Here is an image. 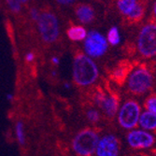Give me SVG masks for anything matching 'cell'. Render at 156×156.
<instances>
[{"instance_id":"obj_1","label":"cell","mask_w":156,"mask_h":156,"mask_svg":"<svg viewBox=\"0 0 156 156\" xmlns=\"http://www.w3.org/2000/svg\"><path fill=\"white\" fill-rule=\"evenodd\" d=\"M99 76V70L92 58L83 53L78 54L73 62V79L80 86H89Z\"/></svg>"},{"instance_id":"obj_2","label":"cell","mask_w":156,"mask_h":156,"mask_svg":"<svg viewBox=\"0 0 156 156\" xmlns=\"http://www.w3.org/2000/svg\"><path fill=\"white\" fill-rule=\"evenodd\" d=\"M136 47L139 54L146 58L156 55V23H148L140 29Z\"/></svg>"},{"instance_id":"obj_3","label":"cell","mask_w":156,"mask_h":156,"mask_svg":"<svg viewBox=\"0 0 156 156\" xmlns=\"http://www.w3.org/2000/svg\"><path fill=\"white\" fill-rule=\"evenodd\" d=\"M38 32L47 43H53L59 37V23L55 14L51 11L40 13L37 20Z\"/></svg>"},{"instance_id":"obj_4","label":"cell","mask_w":156,"mask_h":156,"mask_svg":"<svg viewBox=\"0 0 156 156\" xmlns=\"http://www.w3.org/2000/svg\"><path fill=\"white\" fill-rule=\"evenodd\" d=\"M99 136L97 133L92 129L80 131L73 139V149L75 152L80 156H91L95 152Z\"/></svg>"},{"instance_id":"obj_5","label":"cell","mask_w":156,"mask_h":156,"mask_svg":"<svg viewBox=\"0 0 156 156\" xmlns=\"http://www.w3.org/2000/svg\"><path fill=\"white\" fill-rule=\"evenodd\" d=\"M152 75L145 67L136 68L129 75L127 80V86L131 93L141 94L148 92L152 85Z\"/></svg>"},{"instance_id":"obj_6","label":"cell","mask_w":156,"mask_h":156,"mask_svg":"<svg viewBox=\"0 0 156 156\" xmlns=\"http://www.w3.org/2000/svg\"><path fill=\"white\" fill-rule=\"evenodd\" d=\"M141 108L137 102L128 100L124 102L118 110V122L126 130L134 129L138 124Z\"/></svg>"},{"instance_id":"obj_7","label":"cell","mask_w":156,"mask_h":156,"mask_svg":"<svg viewBox=\"0 0 156 156\" xmlns=\"http://www.w3.org/2000/svg\"><path fill=\"white\" fill-rule=\"evenodd\" d=\"M108 43L105 36L97 31H91L84 39V51L90 58H98L108 51Z\"/></svg>"},{"instance_id":"obj_8","label":"cell","mask_w":156,"mask_h":156,"mask_svg":"<svg viewBox=\"0 0 156 156\" xmlns=\"http://www.w3.org/2000/svg\"><path fill=\"white\" fill-rule=\"evenodd\" d=\"M127 143L136 150L149 149L154 144V136L148 131L142 129L131 130L127 135Z\"/></svg>"},{"instance_id":"obj_9","label":"cell","mask_w":156,"mask_h":156,"mask_svg":"<svg viewBox=\"0 0 156 156\" xmlns=\"http://www.w3.org/2000/svg\"><path fill=\"white\" fill-rule=\"evenodd\" d=\"M120 145L118 138L113 135H106L99 138L95 150L97 156H119Z\"/></svg>"},{"instance_id":"obj_10","label":"cell","mask_w":156,"mask_h":156,"mask_svg":"<svg viewBox=\"0 0 156 156\" xmlns=\"http://www.w3.org/2000/svg\"><path fill=\"white\" fill-rule=\"evenodd\" d=\"M117 8L123 16L131 20H139L144 14L143 7L136 0H119Z\"/></svg>"},{"instance_id":"obj_11","label":"cell","mask_w":156,"mask_h":156,"mask_svg":"<svg viewBox=\"0 0 156 156\" xmlns=\"http://www.w3.org/2000/svg\"><path fill=\"white\" fill-rule=\"evenodd\" d=\"M95 102L108 116H114L119 110L118 99L113 95L98 94L95 96Z\"/></svg>"},{"instance_id":"obj_12","label":"cell","mask_w":156,"mask_h":156,"mask_svg":"<svg viewBox=\"0 0 156 156\" xmlns=\"http://www.w3.org/2000/svg\"><path fill=\"white\" fill-rule=\"evenodd\" d=\"M138 125L141 127L142 130L148 132L156 130V115L148 110L141 112V115L138 121Z\"/></svg>"},{"instance_id":"obj_13","label":"cell","mask_w":156,"mask_h":156,"mask_svg":"<svg viewBox=\"0 0 156 156\" xmlns=\"http://www.w3.org/2000/svg\"><path fill=\"white\" fill-rule=\"evenodd\" d=\"M76 15L81 23H89L94 18V11L92 9V7H90L88 5H82L77 9Z\"/></svg>"},{"instance_id":"obj_14","label":"cell","mask_w":156,"mask_h":156,"mask_svg":"<svg viewBox=\"0 0 156 156\" xmlns=\"http://www.w3.org/2000/svg\"><path fill=\"white\" fill-rule=\"evenodd\" d=\"M67 37L73 41H82L86 38L88 33L86 29L80 25H76L70 27L66 32Z\"/></svg>"},{"instance_id":"obj_15","label":"cell","mask_w":156,"mask_h":156,"mask_svg":"<svg viewBox=\"0 0 156 156\" xmlns=\"http://www.w3.org/2000/svg\"><path fill=\"white\" fill-rule=\"evenodd\" d=\"M107 41L108 43H109L112 46H116L120 43L121 41V36H120V32L118 30V28L113 26L108 32V36H107Z\"/></svg>"},{"instance_id":"obj_16","label":"cell","mask_w":156,"mask_h":156,"mask_svg":"<svg viewBox=\"0 0 156 156\" xmlns=\"http://www.w3.org/2000/svg\"><path fill=\"white\" fill-rule=\"evenodd\" d=\"M16 135H17V138L19 140L20 144L23 145L24 142H25V135H24L23 124L21 122H17V125H16Z\"/></svg>"},{"instance_id":"obj_17","label":"cell","mask_w":156,"mask_h":156,"mask_svg":"<svg viewBox=\"0 0 156 156\" xmlns=\"http://www.w3.org/2000/svg\"><path fill=\"white\" fill-rule=\"evenodd\" d=\"M146 109L156 115V95L150 96L145 102Z\"/></svg>"},{"instance_id":"obj_18","label":"cell","mask_w":156,"mask_h":156,"mask_svg":"<svg viewBox=\"0 0 156 156\" xmlns=\"http://www.w3.org/2000/svg\"><path fill=\"white\" fill-rule=\"evenodd\" d=\"M26 1H23V0H20V1H17V0H9L7 2L8 5H9V8L10 9V10L14 13H17L21 10L22 9V4L23 3H25Z\"/></svg>"},{"instance_id":"obj_19","label":"cell","mask_w":156,"mask_h":156,"mask_svg":"<svg viewBox=\"0 0 156 156\" xmlns=\"http://www.w3.org/2000/svg\"><path fill=\"white\" fill-rule=\"evenodd\" d=\"M87 119L92 122H96L99 118H100V115H99V112L95 109H90L87 111Z\"/></svg>"},{"instance_id":"obj_20","label":"cell","mask_w":156,"mask_h":156,"mask_svg":"<svg viewBox=\"0 0 156 156\" xmlns=\"http://www.w3.org/2000/svg\"><path fill=\"white\" fill-rule=\"evenodd\" d=\"M30 15H31V17H32L33 20L37 21L38 18H39V15H40V14L38 13V10H37V9H32L31 11H30Z\"/></svg>"},{"instance_id":"obj_21","label":"cell","mask_w":156,"mask_h":156,"mask_svg":"<svg viewBox=\"0 0 156 156\" xmlns=\"http://www.w3.org/2000/svg\"><path fill=\"white\" fill-rule=\"evenodd\" d=\"M34 58H35V55H34V53H32V52L27 53L26 56H25V59H26L27 62H32V61L34 60Z\"/></svg>"},{"instance_id":"obj_22","label":"cell","mask_w":156,"mask_h":156,"mask_svg":"<svg viewBox=\"0 0 156 156\" xmlns=\"http://www.w3.org/2000/svg\"><path fill=\"white\" fill-rule=\"evenodd\" d=\"M59 4H65V5H68V4H72L74 3V1H68V0H66V1H58Z\"/></svg>"},{"instance_id":"obj_23","label":"cell","mask_w":156,"mask_h":156,"mask_svg":"<svg viewBox=\"0 0 156 156\" xmlns=\"http://www.w3.org/2000/svg\"><path fill=\"white\" fill-rule=\"evenodd\" d=\"M51 61H52V63H54L55 65L59 64V59H58V58H56V57H53V58L51 59Z\"/></svg>"},{"instance_id":"obj_24","label":"cell","mask_w":156,"mask_h":156,"mask_svg":"<svg viewBox=\"0 0 156 156\" xmlns=\"http://www.w3.org/2000/svg\"><path fill=\"white\" fill-rule=\"evenodd\" d=\"M153 13H154V16L156 18V2H155V4L153 6Z\"/></svg>"},{"instance_id":"obj_25","label":"cell","mask_w":156,"mask_h":156,"mask_svg":"<svg viewBox=\"0 0 156 156\" xmlns=\"http://www.w3.org/2000/svg\"><path fill=\"white\" fill-rule=\"evenodd\" d=\"M7 98H8V99H9V100H10V99L12 98V96H11V94H8V96H7Z\"/></svg>"}]
</instances>
